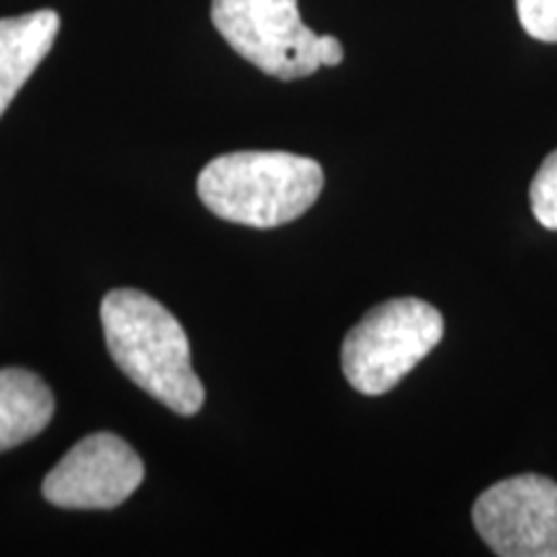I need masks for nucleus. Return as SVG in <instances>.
Instances as JSON below:
<instances>
[{
  "mask_svg": "<svg viewBox=\"0 0 557 557\" xmlns=\"http://www.w3.org/2000/svg\"><path fill=\"white\" fill-rule=\"evenodd\" d=\"M60 34V13L41 9L0 18V116L52 50Z\"/></svg>",
  "mask_w": 557,
  "mask_h": 557,
  "instance_id": "nucleus-7",
  "label": "nucleus"
},
{
  "mask_svg": "<svg viewBox=\"0 0 557 557\" xmlns=\"http://www.w3.org/2000/svg\"><path fill=\"white\" fill-rule=\"evenodd\" d=\"M212 24L250 65L278 81L318 73V39L297 0H212Z\"/></svg>",
  "mask_w": 557,
  "mask_h": 557,
  "instance_id": "nucleus-4",
  "label": "nucleus"
},
{
  "mask_svg": "<svg viewBox=\"0 0 557 557\" xmlns=\"http://www.w3.org/2000/svg\"><path fill=\"white\" fill-rule=\"evenodd\" d=\"M444 336V320L434 305L418 297L387 299L346 333L341 367L357 393L377 395L398 387Z\"/></svg>",
  "mask_w": 557,
  "mask_h": 557,
  "instance_id": "nucleus-3",
  "label": "nucleus"
},
{
  "mask_svg": "<svg viewBox=\"0 0 557 557\" xmlns=\"http://www.w3.org/2000/svg\"><path fill=\"white\" fill-rule=\"evenodd\" d=\"M101 325L114 364L178 416L205 406V385L191 367L189 338L158 299L137 289H114L101 302Z\"/></svg>",
  "mask_w": 557,
  "mask_h": 557,
  "instance_id": "nucleus-1",
  "label": "nucleus"
},
{
  "mask_svg": "<svg viewBox=\"0 0 557 557\" xmlns=\"http://www.w3.org/2000/svg\"><path fill=\"white\" fill-rule=\"evenodd\" d=\"M529 199H532V212L540 225L557 230V150L549 152L545 163L540 165L529 189Z\"/></svg>",
  "mask_w": 557,
  "mask_h": 557,
  "instance_id": "nucleus-9",
  "label": "nucleus"
},
{
  "mask_svg": "<svg viewBox=\"0 0 557 557\" xmlns=\"http://www.w3.org/2000/svg\"><path fill=\"white\" fill-rule=\"evenodd\" d=\"M472 521L500 557H557V483L545 475L500 480L475 500Z\"/></svg>",
  "mask_w": 557,
  "mask_h": 557,
  "instance_id": "nucleus-5",
  "label": "nucleus"
},
{
  "mask_svg": "<svg viewBox=\"0 0 557 557\" xmlns=\"http://www.w3.org/2000/svg\"><path fill=\"white\" fill-rule=\"evenodd\" d=\"M517 13L529 37L557 41V0H517Z\"/></svg>",
  "mask_w": 557,
  "mask_h": 557,
  "instance_id": "nucleus-10",
  "label": "nucleus"
},
{
  "mask_svg": "<svg viewBox=\"0 0 557 557\" xmlns=\"http://www.w3.org/2000/svg\"><path fill=\"white\" fill-rule=\"evenodd\" d=\"M318 58H320V65L336 67L344 62V47H341V41L336 37H320L318 39Z\"/></svg>",
  "mask_w": 557,
  "mask_h": 557,
  "instance_id": "nucleus-11",
  "label": "nucleus"
},
{
  "mask_svg": "<svg viewBox=\"0 0 557 557\" xmlns=\"http://www.w3.org/2000/svg\"><path fill=\"white\" fill-rule=\"evenodd\" d=\"M54 416V395L29 369H0V451L29 442Z\"/></svg>",
  "mask_w": 557,
  "mask_h": 557,
  "instance_id": "nucleus-8",
  "label": "nucleus"
},
{
  "mask_svg": "<svg viewBox=\"0 0 557 557\" xmlns=\"http://www.w3.org/2000/svg\"><path fill=\"white\" fill-rule=\"evenodd\" d=\"M145 465L135 449L116 434H90L81 438L45 478L41 493L52 506L116 508L143 485Z\"/></svg>",
  "mask_w": 557,
  "mask_h": 557,
  "instance_id": "nucleus-6",
  "label": "nucleus"
},
{
  "mask_svg": "<svg viewBox=\"0 0 557 557\" xmlns=\"http://www.w3.org/2000/svg\"><path fill=\"white\" fill-rule=\"evenodd\" d=\"M318 160L278 150H240L209 160L197 191L209 212L248 227H278L302 218L323 191Z\"/></svg>",
  "mask_w": 557,
  "mask_h": 557,
  "instance_id": "nucleus-2",
  "label": "nucleus"
}]
</instances>
